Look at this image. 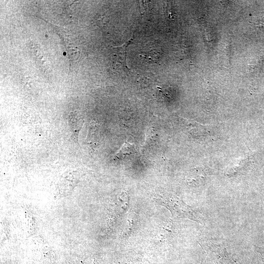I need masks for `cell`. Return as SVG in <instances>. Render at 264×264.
Returning <instances> with one entry per match:
<instances>
[{"instance_id": "1", "label": "cell", "mask_w": 264, "mask_h": 264, "mask_svg": "<svg viewBox=\"0 0 264 264\" xmlns=\"http://www.w3.org/2000/svg\"><path fill=\"white\" fill-rule=\"evenodd\" d=\"M154 199L158 204L167 208L176 217L196 220L193 210L176 197L167 194H156Z\"/></svg>"}, {"instance_id": "2", "label": "cell", "mask_w": 264, "mask_h": 264, "mask_svg": "<svg viewBox=\"0 0 264 264\" xmlns=\"http://www.w3.org/2000/svg\"><path fill=\"white\" fill-rule=\"evenodd\" d=\"M68 125L72 132L73 138L77 142L79 132L84 123L82 116L77 111L70 113L68 116Z\"/></svg>"}, {"instance_id": "3", "label": "cell", "mask_w": 264, "mask_h": 264, "mask_svg": "<svg viewBox=\"0 0 264 264\" xmlns=\"http://www.w3.org/2000/svg\"><path fill=\"white\" fill-rule=\"evenodd\" d=\"M135 151L134 145L125 142L115 154V156L119 159H123L132 155L135 153Z\"/></svg>"}, {"instance_id": "4", "label": "cell", "mask_w": 264, "mask_h": 264, "mask_svg": "<svg viewBox=\"0 0 264 264\" xmlns=\"http://www.w3.org/2000/svg\"><path fill=\"white\" fill-rule=\"evenodd\" d=\"M122 264H148L147 263L142 261H130L127 263H125Z\"/></svg>"}]
</instances>
